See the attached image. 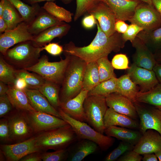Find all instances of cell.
Here are the masks:
<instances>
[{"mask_svg":"<svg viewBox=\"0 0 161 161\" xmlns=\"http://www.w3.org/2000/svg\"><path fill=\"white\" fill-rule=\"evenodd\" d=\"M96 24V35L89 45L78 47L70 41L64 47V55L76 56L88 63L108 56L112 52H117L124 47L126 42L123 39L122 34L116 32L108 36L101 30L97 21Z\"/></svg>","mask_w":161,"mask_h":161,"instance_id":"6da1fadb","label":"cell"},{"mask_svg":"<svg viewBox=\"0 0 161 161\" xmlns=\"http://www.w3.org/2000/svg\"><path fill=\"white\" fill-rule=\"evenodd\" d=\"M69 55V60L59 93L61 103L75 97L82 90L84 74L87 63L78 57Z\"/></svg>","mask_w":161,"mask_h":161,"instance_id":"7a4b0ae2","label":"cell"},{"mask_svg":"<svg viewBox=\"0 0 161 161\" xmlns=\"http://www.w3.org/2000/svg\"><path fill=\"white\" fill-rule=\"evenodd\" d=\"M35 135L36 145L42 152L48 149L56 151L66 149L78 139L72 128L69 124Z\"/></svg>","mask_w":161,"mask_h":161,"instance_id":"3957f363","label":"cell"},{"mask_svg":"<svg viewBox=\"0 0 161 161\" xmlns=\"http://www.w3.org/2000/svg\"><path fill=\"white\" fill-rule=\"evenodd\" d=\"M42 47L35 46L32 41L19 43L8 49L2 55L4 60L16 70L25 69L35 64L40 57Z\"/></svg>","mask_w":161,"mask_h":161,"instance_id":"277c9868","label":"cell"},{"mask_svg":"<svg viewBox=\"0 0 161 161\" xmlns=\"http://www.w3.org/2000/svg\"><path fill=\"white\" fill-rule=\"evenodd\" d=\"M58 110L62 119L71 126L78 139L92 141L96 143L103 151L107 150L113 145L114 140L112 137L104 135L97 131L85 122L80 121L72 118L60 108Z\"/></svg>","mask_w":161,"mask_h":161,"instance_id":"5b68a950","label":"cell"},{"mask_svg":"<svg viewBox=\"0 0 161 161\" xmlns=\"http://www.w3.org/2000/svg\"><path fill=\"white\" fill-rule=\"evenodd\" d=\"M65 58L58 62H50L48 57L43 55L38 62L26 70L36 73L46 80L57 83L61 86L65 72L70 58V55H65Z\"/></svg>","mask_w":161,"mask_h":161,"instance_id":"8992f818","label":"cell"},{"mask_svg":"<svg viewBox=\"0 0 161 161\" xmlns=\"http://www.w3.org/2000/svg\"><path fill=\"white\" fill-rule=\"evenodd\" d=\"M83 106L86 122L96 131L103 134L106 129L103 118L108 108L106 97L87 96L84 100Z\"/></svg>","mask_w":161,"mask_h":161,"instance_id":"52a82bcc","label":"cell"},{"mask_svg":"<svg viewBox=\"0 0 161 161\" xmlns=\"http://www.w3.org/2000/svg\"><path fill=\"white\" fill-rule=\"evenodd\" d=\"M5 117L8 121L10 142H20L35 135L26 112L14 109Z\"/></svg>","mask_w":161,"mask_h":161,"instance_id":"ba28073f","label":"cell"},{"mask_svg":"<svg viewBox=\"0 0 161 161\" xmlns=\"http://www.w3.org/2000/svg\"><path fill=\"white\" fill-rule=\"evenodd\" d=\"M129 21L144 30H150L161 26V16L152 4L141 1Z\"/></svg>","mask_w":161,"mask_h":161,"instance_id":"9c48e42d","label":"cell"},{"mask_svg":"<svg viewBox=\"0 0 161 161\" xmlns=\"http://www.w3.org/2000/svg\"><path fill=\"white\" fill-rule=\"evenodd\" d=\"M87 12L95 17L101 29L107 36H110L116 32L115 15L104 2L96 0Z\"/></svg>","mask_w":161,"mask_h":161,"instance_id":"30bf717a","label":"cell"},{"mask_svg":"<svg viewBox=\"0 0 161 161\" xmlns=\"http://www.w3.org/2000/svg\"><path fill=\"white\" fill-rule=\"evenodd\" d=\"M0 148V151L7 161H19L22 157L30 153L41 152L36 145L35 135L24 141L16 143L1 144Z\"/></svg>","mask_w":161,"mask_h":161,"instance_id":"8fae6325","label":"cell"},{"mask_svg":"<svg viewBox=\"0 0 161 161\" xmlns=\"http://www.w3.org/2000/svg\"><path fill=\"white\" fill-rule=\"evenodd\" d=\"M29 123L35 134L68 123L62 118L44 112H26Z\"/></svg>","mask_w":161,"mask_h":161,"instance_id":"7c38bea8","label":"cell"},{"mask_svg":"<svg viewBox=\"0 0 161 161\" xmlns=\"http://www.w3.org/2000/svg\"><path fill=\"white\" fill-rule=\"evenodd\" d=\"M34 36L28 30V24L23 21L15 28L7 30L0 35V52L4 55L7 50L19 43L33 40Z\"/></svg>","mask_w":161,"mask_h":161,"instance_id":"4fadbf2b","label":"cell"},{"mask_svg":"<svg viewBox=\"0 0 161 161\" xmlns=\"http://www.w3.org/2000/svg\"><path fill=\"white\" fill-rule=\"evenodd\" d=\"M133 103L140 119L139 128L142 134L147 130L152 129L161 135V110L146 107L136 102Z\"/></svg>","mask_w":161,"mask_h":161,"instance_id":"5bb4252c","label":"cell"},{"mask_svg":"<svg viewBox=\"0 0 161 161\" xmlns=\"http://www.w3.org/2000/svg\"><path fill=\"white\" fill-rule=\"evenodd\" d=\"M127 74L136 85H138L140 91H147L159 83L153 70H150L137 66L133 63L128 69Z\"/></svg>","mask_w":161,"mask_h":161,"instance_id":"9a60e30c","label":"cell"},{"mask_svg":"<svg viewBox=\"0 0 161 161\" xmlns=\"http://www.w3.org/2000/svg\"><path fill=\"white\" fill-rule=\"evenodd\" d=\"M109 107L119 113L136 120L138 116L133 103L127 97L117 92L106 96Z\"/></svg>","mask_w":161,"mask_h":161,"instance_id":"2e32d148","label":"cell"},{"mask_svg":"<svg viewBox=\"0 0 161 161\" xmlns=\"http://www.w3.org/2000/svg\"><path fill=\"white\" fill-rule=\"evenodd\" d=\"M161 150V135L155 130H147L134 145L133 150L140 155L155 153Z\"/></svg>","mask_w":161,"mask_h":161,"instance_id":"e0dca14e","label":"cell"},{"mask_svg":"<svg viewBox=\"0 0 161 161\" xmlns=\"http://www.w3.org/2000/svg\"><path fill=\"white\" fill-rule=\"evenodd\" d=\"M105 3L115 15L116 20L128 21L133 16L135 9L141 2L133 0H98Z\"/></svg>","mask_w":161,"mask_h":161,"instance_id":"ac0fdd59","label":"cell"},{"mask_svg":"<svg viewBox=\"0 0 161 161\" xmlns=\"http://www.w3.org/2000/svg\"><path fill=\"white\" fill-rule=\"evenodd\" d=\"M131 43L135 49L133 58V63L138 66L153 70L157 63L154 54L137 37Z\"/></svg>","mask_w":161,"mask_h":161,"instance_id":"d6986e66","label":"cell"},{"mask_svg":"<svg viewBox=\"0 0 161 161\" xmlns=\"http://www.w3.org/2000/svg\"><path fill=\"white\" fill-rule=\"evenodd\" d=\"M88 93L87 91L82 89L75 97L61 103L60 108L72 118L80 121L86 122L83 104Z\"/></svg>","mask_w":161,"mask_h":161,"instance_id":"ffe728a7","label":"cell"},{"mask_svg":"<svg viewBox=\"0 0 161 161\" xmlns=\"http://www.w3.org/2000/svg\"><path fill=\"white\" fill-rule=\"evenodd\" d=\"M70 28L69 24L62 21L34 36L32 41L35 46L43 47L50 43L54 38H61L66 35Z\"/></svg>","mask_w":161,"mask_h":161,"instance_id":"44dd1931","label":"cell"},{"mask_svg":"<svg viewBox=\"0 0 161 161\" xmlns=\"http://www.w3.org/2000/svg\"><path fill=\"white\" fill-rule=\"evenodd\" d=\"M24 91L31 105L36 111L47 113L62 118L58 110L51 105L38 90L26 88Z\"/></svg>","mask_w":161,"mask_h":161,"instance_id":"7402d4cb","label":"cell"},{"mask_svg":"<svg viewBox=\"0 0 161 161\" xmlns=\"http://www.w3.org/2000/svg\"><path fill=\"white\" fill-rule=\"evenodd\" d=\"M41 8L34 18L28 24V30L33 36L36 35L48 28L61 23Z\"/></svg>","mask_w":161,"mask_h":161,"instance_id":"603a6c76","label":"cell"},{"mask_svg":"<svg viewBox=\"0 0 161 161\" xmlns=\"http://www.w3.org/2000/svg\"><path fill=\"white\" fill-rule=\"evenodd\" d=\"M103 123L105 128L117 126L133 129L139 128L140 126L136 120L117 112L110 108H108L104 116Z\"/></svg>","mask_w":161,"mask_h":161,"instance_id":"cb8c5ba5","label":"cell"},{"mask_svg":"<svg viewBox=\"0 0 161 161\" xmlns=\"http://www.w3.org/2000/svg\"><path fill=\"white\" fill-rule=\"evenodd\" d=\"M8 86L7 95L14 109L25 112L36 111L31 105L24 90L17 89L14 85Z\"/></svg>","mask_w":161,"mask_h":161,"instance_id":"d4e9b609","label":"cell"},{"mask_svg":"<svg viewBox=\"0 0 161 161\" xmlns=\"http://www.w3.org/2000/svg\"><path fill=\"white\" fill-rule=\"evenodd\" d=\"M104 133L107 136L115 137L134 145L138 143L142 134L137 131L117 126L106 128Z\"/></svg>","mask_w":161,"mask_h":161,"instance_id":"484cf974","label":"cell"},{"mask_svg":"<svg viewBox=\"0 0 161 161\" xmlns=\"http://www.w3.org/2000/svg\"><path fill=\"white\" fill-rule=\"evenodd\" d=\"M137 37L154 54L161 52V26L150 30H143Z\"/></svg>","mask_w":161,"mask_h":161,"instance_id":"4316f807","label":"cell"},{"mask_svg":"<svg viewBox=\"0 0 161 161\" xmlns=\"http://www.w3.org/2000/svg\"><path fill=\"white\" fill-rule=\"evenodd\" d=\"M75 145L69 156L70 161H81L99 148L95 142L86 139L80 140Z\"/></svg>","mask_w":161,"mask_h":161,"instance_id":"83f0119b","label":"cell"},{"mask_svg":"<svg viewBox=\"0 0 161 161\" xmlns=\"http://www.w3.org/2000/svg\"><path fill=\"white\" fill-rule=\"evenodd\" d=\"M136 102L148 104L161 110V83L147 91H138Z\"/></svg>","mask_w":161,"mask_h":161,"instance_id":"f1b7e54d","label":"cell"},{"mask_svg":"<svg viewBox=\"0 0 161 161\" xmlns=\"http://www.w3.org/2000/svg\"><path fill=\"white\" fill-rule=\"evenodd\" d=\"M61 86L46 80L38 90L47 98L50 103L57 110L60 107L59 93Z\"/></svg>","mask_w":161,"mask_h":161,"instance_id":"f546056e","label":"cell"},{"mask_svg":"<svg viewBox=\"0 0 161 161\" xmlns=\"http://www.w3.org/2000/svg\"><path fill=\"white\" fill-rule=\"evenodd\" d=\"M117 92L127 97L133 103L136 102L138 91L137 85L127 74L117 78Z\"/></svg>","mask_w":161,"mask_h":161,"instance_id":"4dcf8cb0","label":"cell"},{"mask_svg":"<svg viewBox=\"0 0 161 161\" xmlns=\"http://www.w3.org/2000/svg\"><path fill=\"white\" fill-rule=\"evenodd\" d=\"M100 83L98 67L96 61L87 63L84 72L82 89L88 92Z\"/></svg>","mask_w":161,"mask_h":161,"instance_id":"1f68e13d","label":"cell"},{"mask_svg":"<svg viewBox=\"0 0 161 161\" xmlns=\"http://www.w3.org/2000/svg\"><path fill=\"white\" fill-rule=\"evenodd\" d=\"M17 9L22 16L23 21L29 24L35 17L40 10L38 3L31 6L21 0H8Z\"/></svg>","mask_w":161,"mask_h":161,"instance_id":"d6a6232c","label":"cell"},{"mask_svg":"<svg viewBox=\"0 0 161 161\" xmlns=\"http://www.w3.org/2000/svg\"><path fill=\"white\" fill-rule=\"evenodd\" d=\"M2 17L7 24V30L15 28L23 21L20 14L8 0H4V9Z\"/></svg>","mask_w":161,"mask_h":161,"instance_id":"836d02e7","label":"cell"},{"mask_svg":"<svg viewBox=\"0 0 161 161\" xmlns=\"http://www.w3.org/2000/svg\"><path fill=\"white\" fill-rule=\"evenodd\" d=\"M42 7L51 15L61 21L69 23L72 21V14L53 1H47Z\"/></svg>","mask_w":161,"mask_h":161,"instance_id":"e575fe53","label":"cell"},{"mask_svg":"<svg viewBox=\"0 0 161 161\" xmlns=\"http://www.w3.org/2000/svg\"><path fill=\"white\" fill-rule=\"evenodd\" d=\"M117 78H112L100 82L98 85L88 92L87 96L100 95L106 96L117 92Z\"/></svg>","mask_w":161,"mask_h":161,"instance_id":"d590c367","label":"cell"},{"mask_svg":"<svg viewBox=\"0 0 161 161\" xmlns=\"http://www.w3.org/2000/svg\"><path fill=\"white\" fill-rule=\"evenodd\" d=\"M16 75L17 78L21 77L25 80L28 89L38 90L46 81L37 73H30L25 69L16 70Z\"/></svg>","mask_w":161,"mask_h":161,"instance_id":"8d00e7d4","label":"cell"},{"mask_svg":"<svg viewBox=\"0 0 161 161\" xmlns=\"http://www.w3.org/2000/svg\"><path fill=\"white\" fill-rule=\"evenodd\" d=\"M16 69L0 56V81L8 85H14L17 78Z\"/></svg>","mask_w":161,"mask_h":161,"instance_id":"74e56055","label":"cell"},{"mask_svg":"<svg viewBox=\"0 0 161 161\" xmlns=\"http://www.w3.org/2000/svg\"><path fill=\"white\" fill-rule=\"evenodd\" d=\"M97 64L100 83L116 77L114 68L108 56L101 58L96 61Z\"/></svg>","mask_w":161,"mask_h":161,"instance_id":"f35d334b","label":"cell"},{"mask_svg":"<svg viewBox=\"0 0 161 161\" xmlns=\"http://www.w3.org/2000/svg\"><path fill=\"white\" fill-rule=\"evenodd\" d=\"M134 145L122 141L118 146L105 157V161H114L126 152L133 150Z\"/></svg>","mask_w":161,"mask_h":161,"instance_id":"ab89813d","label":"cell"},{"mask_svg":"<svg viewBox=\"0 0 161 161\" xmlns=\"http://www.w3.org/2000/svg\"><path fill=\"white\" fill-rule=\"evenodd\" d=\"M68 156V152L66 148L52 152H44L41 153L42 159L43 161H64L67 159Z\"/></svg>","mask_w":161,"mask_h":161,"instance_id":"60d3db41","label":"cell"},{"mask_svg":"<svg viewBox=\"0 0 161 161\" xmlns=\"http://www.w3.org/2000/svg\"><path fill=\"white\" fill-rule=\"evenodd\" d=\"M96 0H76V7L74 16L75 21L87 12Z\"/></svg>","mask_w":161,"mask_h":161,"instance_id":"b9f144b4","label":"cell"},{"mask_svg":"<svg viewBox=\"0 0 161 161\" xmlns=\"http://www.w3.org/2000/svg\"><path fill=\"white\" fill-rule=\"evenodd\" d=\"M111 63L114 69H126L129 68V61L126 55L124 54H119L114 55Z\"/></svg>","mask_w":161,"mask_h":161,"instance_id":"7bdbcfd3","label":"cell"},{"mask_svg":"<svg viewBox=\"0 0 161 161\" xmlns=\"http://www.w3.org/2000/svg\"><path fill=\"white\" fill-rule=\"evenodd\" d=\"M143 30V28L137 25L131 23L129 25L126 31L122 34V37L125 42L129 41L131 42L136 38L138 34Z\"/></svg>","mask_w":161,"mask_h":161,"instance_id":"ee69618b","label":"cell"},{"mask_svg":"<svg viewBox=\"0 0 161 161\" xmlns=\"http://www.w3.org/2000/svg\"><path fill=\"white\" fill-rule=\"evenodd\" d=\"M14 109L6 94L0 96V117H5Z\"/></svg>","mask_w":161,"mask_h":161,"instance_id":"f6af8a7d","label":"cell"},{"mask_svg":"<svg viewBox=\"0 0 161 161\" xmlns=\"http://www.w3.org/2000/svg\"><path fill=\"white\" fill-rule=\"evenodd\" d=\"M0 140L4 143L10 142L8 121L6 117L0 120Z\"/></svg>","mask_w":161,"mask_h":161,"instance_id":"bcb514c9","label":"cell"},{"mask_svg":"<svg viewBox=\"0 0 161 161\" xmlns=\"http://www.w3.org/2000/svg\"><path fill=\"white\" fill-rule=\"evenodd\" d=\"M42 48L49 54L55 56L60 55L64 51V47L58 43H49Z\"/></svg>","mask_w":161,"mask_h":161,"instance_id":"7dc6e473","label":"cell"},{"mask_svg":"<svg viewBox=\"0 0 161 161\" xmlns=\"http://www.w3.org/2000/svg\"><path fill=\"white\" fill-rule=\"evenodd\" d=\"M143 157L133 150L128 151L119 157L118 161H140Z\"/></svg>","mask_w":161,"mask_h":161,"instance_id":"c3c4849f","label":"cell"},{"mask_svg":"<svg viewBox=\"0 0 161 161\" xmlns=\"http://www.w3.org/2000/svg\"><path fill=\"white\" fill-rule=\"evenodd\" d=\"M97 21L92 15L89 14L85 16L82 19V24L83 27L87 29L93 28L96 24Z\"/></svg>","mask_w":161,"mask_h":161,"instance_id":"681fc988","label":"cell"},{"mask_svg":"<svg viewBox=\"0 0 161 161\" xmlns=\"http://www.w3.org/2000/svg\"><path fill=\"white\" fill-rule=\"evenodd\" d=\"M41 152H35L25 156L19 161H41L42 160Z\"/></svg>","mask_w":161,"mask_h":161,"instance_id":"f907efd6","label":"cell"},{"mask_svg":"<svg viewBox=\"0 0 161 161\" xmlns=\"http://www.w3.org/2000/svg\"><path fill=\"white\" fill-rule=\"evenodd\" d=\"M129 25L121 20H116L114 25V29L117 32L123 34L127 30Z\"/></svg>","mask_w":161,"mask_h":161,"instance_id":"816d5d0a","label":"cell"},{"mask_svg":"<svg viewBox=\"0 0 161 161\" xmlns=\"http://www.w3.org/2000/svg\"><path fill=\"white\" fill-rule=\"evenodd\" d=\"M14 86L19 89L24 90L27 88V84L25 80L21 77H17L14 84Z\"/></svg>","mask_w":161,"mask_h":161,"instance_id":"f5cc1de1","label":"cell"},{"mask_svg":"<svg viewBox=\"0 0 161 161\" xmlns=\"http://www.w3.org/2000/svg\"><path fill=\"white\" fill-rule=\"evenodd\" d=\"M55 0H23L25 3L31 5L42 1H53ZM65 4L70 3L73 0H60Z\"/></svg>","mask_w":161,"mask_h":161,"instance_id":"db71d44e","label":"cell"},{"mask_svg":"<svg viewBox=\"0 0 161 161\" xmlns=\"http://www.w3.org/2000/svg\"><path fill=\"white\" fill-rule=\"evenodd\" d=\"M153 70L159 82L161 83V64L157 62L154 66Z\"/></svg>","mask_w":161,"mask_h":161,"instance_id":"11a10c76","label":"cell"},{"mask_svg":"<svg viewBox=\"0 0 161 161\" xmlns=\"http://www.w3.org/2000/svg\"><path fill=\"white\" fill-rule=\"evenodd\" d=\"M143 161H158V159L154 153H147L143 154Z\"/></svg>","mask_w":161,"mask_h":161,"instance_id":"9f6ffc18","label":"cell"},{"mask_svg":"<svg viewBox=\"0 0 161 161\" xmlns=\"http://www.w3.org/2000/svg\"><path fill=\"white\" fill-rule=\"evenodd\" d=\"M8 89V85L0 81V96L6 94Z\"/></svg>","mask_w":161,"mask_h":161,"instance_id":"6f0895ef","label":"cell"},{"mask_svg":"<svg viewBox=\"0 0 161 161\" xmlns=\"http://www.w3.org/2000/svg\"><path fill=\"white\" fill-rule=\"evenodd\" d=\"M7 24L2 17H0V34L3 33L7 29Z\"/></svg>","mask_w":161,"mask_h":161,"instance_id":"680465c9","label":"cell"},{"mask_svg":"<svg viewBox=\"0 0 161 161\" xmlns=\"http://www.w3.org/2000/svg\"><path fill=\"white\" fill-rule=\"evenodd\" d=\"M152 5L161 16V0H151Z\"/></svg>","mask_w":161,"mask_h":161,"instance_id":"91938a15","label":"cell"},{"mask_svg":"<svg viewBox=\"0 0 161 161\" xmlns=\"http://www.w3.org/2000/svg\"><path fill=\"white\" fill-rule=\"evenodd\" d=\"M157 62L161 64V52L154 54Z\"/></svg>","mask_w":161,"mask_h":161,"instance_id":"94428289","label":"cell"},{"mask_svg":"<svg viewBox=\"0 0 161 161\" xmlns=\"http://www.w3.org/2000/svg\"><path fill=\"white\" fill-rule=\"evenodd\" d=\"M154 153L156 155L159 160L161 161V150L156 152Z\"/></svg>","mask_w":161,"mask_h":161,"instance_id":"6125c7cd","label":"cell"},{"mask_svg":"<svg viewBox=\"0 0 161 161\" xmlns=\"http://www.w3.org/2000/svg\"><path fill=\"white\" fill-rule=\"evenodd\" d=\"M138 0L141 1H143L146 3L150 4H152L151 0Z\"/></svg>","mask_w":161,"mask_h":161,"instance_id":"be15d7a7","label":"cell"}]
</instances>
